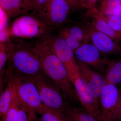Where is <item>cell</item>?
<instances>
[{
  "label": "cell",
  "mask_w": 121,
  "mask_h": 121,
  "mask_svg": "<svg viewBox=\"0 0 121 121\" xmlns=\"http://www.w3.org/2000/svg\"><path fill=\"white\" fill-rule=\"evenodd\" d=\"M73 9L84 8L82 0H66Z\"/></svg>",
  "instance_id": "obj_26"
},
{
  "label": "cell",
  "mask_w": 121,
  "mask_h": 121,
  "mask_svg": "<svg viewBox=\"0 0 121 121\" xmlns=\"http://www.w3.org/2000/svg\"><path fill=\"white\" fill-rule=\"evenodd\" d=\"M30 121H41L40 118H37V117L35 119H32Z\"/></svg>",
  "instance_id": "obj_31"
},
{
  "label": "cell",
  "mask_w": 121,
  "mask_h": 121,
  "mask_svg": "<svg viewBox=\"0 0 121 121\" xmlns=\"http://www.w3.org/2000/svg\"><path fill=\"white\" fill-rule=\"evenodd\" d=\"M19 106V102L13 92V97L11 106L4 119L1 121H18Z\"/></svg>",
  "instance_id": "obj_21"
},
{
  "label": "cell",
  "mask_w": 121,
  "mask_h": 121,
  "mask_svg": "<svg viewBox=\"0 0 121 121\" xmlns=\"http://www.w3.org/2000/svg\"><path fill=\"white\" fill-rule=\"evenodd\" d=\"M119 90L120 94L116 111V118L119 121H121V89Z\"/></svg>",
  "instance_id": "obj_28"
},
{
  "label": "cell",
  "mask_w": 121,
  "mask_h": 121,
  "mask_svg": "<svg viewBox=\"0 0 121 121\" xmlns=\"http://www.w3.org/2000/svg\"><path fill=\"white\" fill-rule=\"evenodd\" d=\"M85 16L91 19V22L90 23L96 30L121 44V33L114 30L106 21L94 15L85 13Z\"/></svg>",
  "instance_id": "obj_15"
},
{
  "label": "cell",
  "mask_w": 121,
  "mask_h": 121,
  "mask_svg": "<svg viewBox=\"0 0 121 121\" xmlns=\"http://www.w3.org/2000/svg\"><path fill=\"white\" fill-rule=\"evenodd\" d=\"M98 0H82L84 8L90 9L95 7L96 2Z\"/></svg>",
  "instance_id": "obj_27"
},
{
  "label": "cell",
  "mask_w": 121,
  "mask_h": 121,
  "mask_svg": "<svg viewBox=\"0 0 121 121\" xmlns=\"http://www.w3.org/2000/svg\"><path fill=\"white\" fill-rule=\"evenodd\" d=\"M84 26L91 43L102 54L121 56V44L96 30L90 23Z\"/></svg>",
  "instance_id": "obj_8"
},
{
  "label": "cell",
  "mask_w": 121,
  "mask_h": 121,
  "mask_svg": "<svg viewBox=\"0 0 121 121\" xmlns=\"http://www.w3.org/2000/svg\"><path fill=\"white\" fill-rule=\"evenodd\" d=\"M59 35L74 52L81 45L90 41L84 26L82 27L74 26L64 29Z\"/></svg>",
  "instance_id": "obj_13"
},
{
  "label": "cell",
  "mask_w": 121,
  "mask_h": 121,
  "mask_svg": "<svg viewBox=\"0 0 121 121\" xmlns=\"http://www.w3.org/2000/svg\"><path fill=\"white\" fill-rule=\"evenodd\" d=\"M13 93L21 107L27 113L29 121L37 117L43 104L37 87L31 78L7 73Z\"/></svg>",
  "instance_id": "obj_3"
},
{
  "label": "cell",
  "mask_w": 121,
  "mask_h": 121,
  "mask_svg": "<svg viewBox=\"0 0 121 121\" xmlns=\"http://www.w3.org/2000/svg\"><path fill=\"white\" fill-rule=\"evenodd\" d=\"M18 121H29L27 113L20 105L18 109Z\"/></svg>",
  "instance_id": "obj_25"
},
{
  "label": "cell",
  "mask_w": 121,
  "mask_h": 121,
  "mask_svg": "<svg viewBox=\"0 0 121 121\" xmlns=\"http://www.w3.org/2000/svg\"><path fill=\"white\" fill-rule=\"evenodd\" d=\"M116 4L121 5V0H114Z\"/></svg>",
  "instance_id": "obj_30"
},
{
  "label": "cell",
  "mask_w": 121,
  "mask_h": 121,
  "mask_svg": "<svg viewBox=\"0 0 121 121\" xmlns=\"http://www.w3.org/2000/svg\"><path fill=\"white\" fill-rule=\"evenodd\" d=\"M105 78L107 83L121 86V58L111 61L107 68Z\"/></svg>",
  "instance_id": "obj_17"
},
{
  "label": "cell",
  "mask_w": 121,
  "mask_h": 121,
  "mask_svg": "<svg viewBox=\"0 0 121 121\" xmlns=\"http://www.w3.org/2000/svg\"><path fill=\"white\" fill-rule=\"evenodd\" d=\"M76 91L83 108L98 121H102V113L99 102L91 95L80 73L69 76Z\"/></svg>",
  "instance_id": "obj_7"
},
{
  "label": "cell",
  "mask_w": 121,
  "mask_h": 121,
  "mask_svg": "<svg viewBox=\"0 0 121 121\" xmlns=\"http://www.w3.org/2000/svg\"><path fill=\"white\" fill-rule=\"evenodd\" d=\"M68 114V117L71 121H79L78 120V118L76 117H75L73 114L67 111Z\"/></svg>",
  "instance_id": "obj_29"
},
{
  "label": "cell",
  "mask_w": 121,
  "mask_h": 121,
  "mask_svg": "<svg viewBox=\"0 0 121 121\" xmlns=\"http://www.w3.org/2000/svg\"><path fill=\"white\" fill-rule=\"evenodd\" d=\"M9 48L7 44L0 43V73L2 77L5 65L8 59Z\"/></svg>",
  "instance_id": "obj_23"
},
{
  "label": "cell",
  "mask_w": 121,
  "mask_h": 121,
  "mask_svg": "<svg viewBox=\"0 0 121 121\" xmlns=\"http://www.w3.org/2000/svg\"><path fill=\"white\" fill-rule=\"evenodd\" d=\"M9 18L7 13L0 8V31L9 28L8 26Z\"/></svg>",
  "instance_id": "obj_24"
},
{
  "label": "cell",
  "mask_w": 121,
  "mask_h": 121,
  "mask_svg": "<svg viewBox=\"0 0 121 121\" xmlns=\"http://www.w3.org/2000/svg\"><path fill=\"white\" fill-rule=\"evenodd\" d=\"M69 121H70V119H69Z\"/></svg>",
  "instance_id": "obj_33"
},
{
  "label": "cell",
  "mask_w": 121,
  "mask_h": 121,
  "mask_svg": "<svg viewBox=\"0 0 121 121\" xmlns=\"http://www.w3.org/2000/svg\"><path fill=\"white\" fill-rule=\"evenodd\" d=\"M74 52L77 61L100 70L106 66L107 67L111 61L103 56L101 52L90 42L81 45Z\"/></svg>",
  "instance_id": "obj_11"
},
{
  "label": "cell",
  "mask_w": 121,
  "mask_h": 121,
  "mask_svg": "<svg viewBox=\"0 0 121 121\" xmlns=\"http://www.w3.org/2000/svg\"><path fill=\"white\" fill-rule=\"evenodd\" d=\"M13 91L11 82L8 79L6 87L2 91L0 97V121L5 117L11 104Z\"/></svg>",
  "instance_id": "obj_18"
},
{
  "label": "cell",
  "mask_w": 121,
  "mask_h": 121,
  "mask_svg": "<svg viewBox=\"0 0 121 121\" xmlns=\"http://www.w3.org/2000/svg\"><path fill=\"white\" fill-rule=\"evenodd\" d=\"M67 111L76 117L79 121H98L83 108L70 107Z\"/></svg>",
  "instance_id": "obj_22"
},
{
  "label": "cell",
  "mask_w": 121,
  "mask_h": 121,
  "mask_svg": "<svg viewBox=\"0 0 121 121\" xmlns=\"http://www.w3.org/2000/svg\"><path fill=\"white\" fill-rule=\"evenodd\" d=\"M0 8L9 17H14L28 11V0H0Z\"/></svg>",
  "instance_id": "obj_14"
},
{
  "label": "cell",
  "mask_w": 121,
  "mask_h": 121,
  "mask_svg": "<svg viewBox=\"0 0 121 121\" xmlns=\"http://www.w3.org/2000/svg\"><path fill=\"white\" fill-rule=\"evenodd\" d=\"M9 48L7 73L28 78L43 73L39 58L32 48L12 43Z\"/></svg>",
  "instance_id": "obj_2"
},
{
  "label": "cell",
  "mask_w": 121,
  "mask_h": 121,
  "mask_svg": "<svg viewBox=\"0 0 121 121\" xmlns=\"http://www.w3.org/2000/svg\"><path fill=\"white\" fill-rule=\"evenodd\" d=\"M39 58L44 73L58 86L68 102H79L66 69L54 52L50 36H44L32 48Z\"/></svg>",
  "instance_id": "obj_1"
},
{
  "label": "cell",
  "mask_w": 121,
  "mask_h": 121,
  "mask_svg": "<svg viewBox=\"0 0 121 121\" xmlns=\"http://www.w3.org/2000/svg\"><path fill=\"white\" fill-rule=\"evenodd\" d=\"M119 121V120H117V119H114V120H113V121Z\"/></svg>",
  "instance_id": "obj_32"
},
{
  "label": "cell",
  "mask_w": 121,
  "mask_h": 121,
  "mask_svg": "<svg viewBox=\"0 0 121 121\" xmlns=\"http://www.w3.org/2000/svg\"><path fill=\"white\" fill-rule=\"evenodd\" d=\"M50 29L36 17L26 15L16 19L9 28L10 36L23 39L43 36Z\"/></svg>",
  "instance_id": "obj_5"
},
{
  "label": "cell",
  "mask_w": 121,
  "mask_h": 121,
  "mask_svg": "<svg viewBox=\"0 0 121 121\" xmlns=\"http://www.w3.org/2000/svg\"><path fill=\"white\" fill-rule=\"evenodd\" d=\"M120 90L114 84L107 83L100 97L102 121H112L116 119V111Z\"/></svg>",
  "instance_id": "obj_9"
},
{
  "label": "cell",
  "mask_w": 121,
  "mask_h": 121,
  "mask_svg": "<svg viewBox=\"0 0 121 121\" xmlns=\"http://www.w3.org/2000/svg\"><path fill=\"white\" fill-rule=\"evenodd\" d=\"M39 114L41 121H69L67 111L49 108L44 105Z\"/></svg>",
  "instance_id": "obj_16"
},
{
  "label": "cell",
  "mask_w": 121,
  "mask_h": 121,
  "mask_svg": "<svg viewBox=\"0 0 121 121\" xmlns=\"http://www.w3.org/2000/svg\"><path fill=\"white\" fill-rule=\"evenodd\" d=\"M86 13L94 15L104 20L114 30L121 33V17L104 15L100 12L95 7L89 9Z\"/></svg>",
  "instance_id": "obj_19"
},
{
  "label": "cell",
  "mask_w": 121,
  "mask_h": 121,
  "mask_svg": "<svg viewBox=\"0 0 121 121\" xmlns=\"http://www.w3.org/2000/svg\"><path fill=\"white\" fill-rule=\"evenodd\" d=\"M51 0H28V11H30L36 16L43 10Z\"/></svg>",
  "instance_id": "obj_20"
},
{
  "label": "cell",
  "mask_w": 121,
  "mask_h": 121,
  "mask_svg": "<svg viewBox=\"0 0 121 121\" xmlns=\"http://www.w3.org/2000/svg\"><path fill=\"white\" fill-rule=\"evenodd\" d=\"M50 39L54 52L65 66L69 76L80 73L74 52L64 39L60 35Z\"/></svg>",
  "instance_id": "obj_10"
},
{
  "label": "cell",
  "mask_w": 121,
  "mask_h": 121,
  "mask_svg": "<svg viewBox=\"0 0 121 121\" xmlns=\"http://www.w3.org/2000/svg\"><path fill=\"white\" fill-rule=\"evenodd\" d=\"M77 62L79 67L80 77L86 84L87 90L93 97L99 102L102 92L107 83L105 78L94 71L89 65Z\"/></svg>",
  "instance_id": "obj_12"
},
{
  "label": "cell",
  "mask_w": 121,
  "mask_h": 121,
  "mask_svg": "<svg viewBox=\"0 0 121 121\" xmlns=\"http://www.w3.org/2000/svg\"><path fill=\"white\" fill-rule=\"evenodd\" d=\"M31 78L38 89L42 103L49 108L67 111L70 106L60 89L45 74Z\"/></svg>",
  "instance_id": "obj_4"
},
{
  "label": "cell",
  "mask_w": 121,
  "mask_h": 121,
  "mask_svg": "<svg viewBox=\"0 0 121 121\" xmlns=\"http://www.w3.org/2000/svg\"><path fill=\"white\" fill-rule=\"evenodd\" d=\"M71 9L66 0H51L43 11L36 16L50 30L63 24L67 20Z\"/></svg>",
  "instance_id": "obj_6"
}]
</instances>
